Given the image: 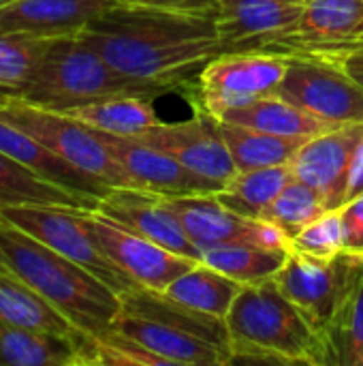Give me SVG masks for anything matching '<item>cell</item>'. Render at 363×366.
<instances>
[{
  "label": "cell",
  "instance_id": "cell-1",
  "mask_svg": "<svg viewBox=\"0 0 363 366\" xmlns=\"http://www.w3.org/2000/svg\"><path fill=\"white\" fill-rule=\"evenodd\" d=\"M77 36L120 75L165 92L193 88L199 71L225 51L216 13L122 2L92 19Z\"/></svg>",
  "mask_w": 363,
  "mask_h": 366
},
{
  "label": "cell",
  "instance_id": "cell-2",
  "mask_svg": "<svg viewBox=\"0 0 363 366\" xmlns=\"http://www.w3.org/2000/svg\"><path fill=\"white\" fill-rule=\"evenodd\" d=\"M0 264L36 290L83 335H105L122 309L120 294L90 270L4 221H0Z\"/></svg>",
  "mask_w": 363,
  "mask_h": 366
},
{
  "label": "cell",
  "instance_id": "cell-3",
  "mask_svg": "<svg viewBox=\"0 0 363 366\" xmlns=\"http://www.w3.org/2000/svg\"><path fill=\"white\" fill-rule=\"evenodd\" d=\"M225 322L231 339V365L323 366V343L317 326L272 279L244 285Z\"/></svg>",
  "mask_w": 363,
  "mask_h": 366
},
{
  "label": "cell",
  "instance_id": "cell-4",
  "mask_svg": "<svg viewBox=\"0 0 363 366\" xmlns=\"http://www.w3.org/2000/svg\"><path fill=\"white\" fill-rule=\"evenodd\" d=\"M13 94L45 109L64 112L90 101L120 94H141L154 99L165 94V90L120 75L77 34H68L58 36L51 43L34 77Z\"/></svg>",
  "mask_w": 363,
  "mask_h": 366
},
{
  "label": "cell",
  "instance_id": "cell-5",
  "mask_svg": "<svg viewBox=\"0 0 363 366\" xmlns=\"http://www.w3.org/2000/svg\"><path fill=\"white\" fill-rule=\"evenodd\" d=\"M0 118L32 135L88 178L105 187H133L126 172L94 129L60 112L32 105L13 92H0Z\"/></svg>",
  "mask_w": 363,
  "mask_h": 366
},
{
  "label": "cell",
  "instance_id": "cell-6",
  "mask_svg": "<svg viewBox=\"0 0 363 366\" xmlns=\"http://www.w3.org/2000/svg\"><path fill=\"white\" fill-rule=\"evenodd\" d=\"M0 221L19 227L71 262L83 266L118 294L137 287L101 249L88 227L86 208L66 204H0Z\"/></svg>",
  "mask_w": 363,
  "mask_h": 366
},
{
  "label": "cell",
  "instance_id": "cell-7",
  "mask_svg": "<svg viewBox=\"0 0 363 366\" xmlns=\"http://www.w3.org/2000/svg\"><path fill=\"white\" fill-rule=\"evenodd\" d=\"M289 58L272 51H223L195 79V107L212 118L274 94L285 79Z\"/></svg>",
  "mask_w": 363,
  "mask_h": 366
},
{
  "label": "cell",
  "instance_id": "cell-8",
  "mask_svg": "<svg viewBox=\"0 0 363 366\" xmlns=\"http://www.w3.org/2000/svg\"><path fill=\"white\" fill-rule=\"evenodd\" d=\"M362 266L363 255L353 253L319 259L291 251L287 264L272 281L310 317L321 335Z\"/></svg>",
  "mask_w": 363,
  "mask_h": 366
},
{
  "label": "cell",
  "instance_id": "cell-9",
  "mask_svg": "<svg viewBox=\"0 0 363 366\" xmlns=\"http://www.w3.org/2000/svg\"><path fill=\"white\" fill-rule=\"evenodd\" d=\"M86 221L107 257L139 287L165 292L180 274L197 264V259L160 247L158 242L105 217L96 208L86 210Z\"/></svg>",
  "mask_w": 363,
  "mask_h": 366
},
{
  "label": "cell",
  "instance_id": "cell-10",
  "mask_svg": "<svg viewBox=\"0 0 363 366\" xmlns=\"http://www.w3.org/2000/svg\"><path fill=\"white\" fill-rule=\"evenodd\" d=\"M276 94L332 124L363 122V86L325 60L289 58Z\"/></svg>",
  "mask_w": 363,
  "mask_h": 366
},
{
  "label": "cell",
  "instance_id": "cell-11",
  "mask_svg": "<svg viewBox=\"0 0 363 366\" xmlns=\"http://www.w3.org/2000/svg\"><path fill=\"white\" fill-rule=\"evenodd\" d=\"M167 204L201 253L208 249L242 242L291 249V240L274 223L242 217L227 208L214 193L167 197Z\"/></svg>",
  "mask_w": 363,
  "mask_h": 366
},
{
  "label": "cell",
  "instance_id": "cell-12",
  "mask_svg": "<svg viewBox=\"0 0 363 366\" xmlns=\"http://www.w3.org/2000/svg\"><path fill=\"white\" fill-rule=\"evenodd\" d=\"M131 139L173 157L186 169L218 189H223L237 172L223 139L218 120L203 112H197L190 120L163 122L156 129Z\"/></svg>",
  "mask_w": 363,
  "mask_h": 366
},
{
  "label": "cell",
  "instance_id": "cell-13",
  "mask_svg": "<svg viewBox=\"0 0 363 366\" xmlns=\"http://www.w3.org/2000/svg\"><path fill=\"white\" fill-rule=\"evenodd\" d=\"M357 43H363V0H308L297 24L265 51L321 58Z\"/></svg>",
  "mask_w": 363,
  "mask_h": 366
},
{
  "label": "cell",
  "instance_id": "cell-14",
  "mask_svg": "<svg viewBox=\"0 0 363 366\" xmlns=\"http://www.w3.org/2000/svg\"><path fill=\"white\" fill-rule=\"evenodd\" d=\"M362 137L363 122L338 124L308 137L291 159L295 178L317 189L329 210L344 204L353 154Z\"/></svg>",
  "mask_w": 363,
  "mask_h": 366
},
{
  "label": "cell",
  "instance_id": "cell-15",
  "mask_svg": "<svg viewBox=\"0 0 363 366\" xmlns=\"http://www.w3.org/2000/svg\"><path fill=\"white\" fill-rule=\"evenodd\" d=\"M96 210L169 251L201 262L199 247L188 238L180 219L167 204V197L160 193L133 187H111L98 199Z\"/></svg>",
  "mask_w": 363,
  "mask_h": 366
},
{
  "label": "cell",
  "instance_id": "cell-16",
  "mask_svg": "<svg viewBox=\"0 0 363 366\" xmlns=\"http://www.w3.org/2000/svg\"><path fill=\"white\" fill-rule=\"evenodd\" d=\"M308 0H218L225 51H265L302 17Z\"/></svg>",
  "mask_w": 363,
  "mask_h": 366
},
{
  "label": "cell",
  "instance_id": "cell-17",
  "mask_svg": "<svg viewBox=\"0 0 363 366\" xmlns=\"http://www.w3.org/2000/svg\"><path fill=\"white\" fill-rule=\"evenodd\" d=\"M96 133L103 139V144L109 148V152L116 157V161L122 165L135 189H145L152 193H160L165 197L220 191L216 184L199 178L197 174L186 169L180 161L152 146H145L131 137H118L103 131Z\"/></svg>",
  "mask_w": 363,
  "mask_h": 366
},
{
  "label": "cell",
  "instance_id": "cell-18",
  "mask_svg": "<svg viewBox=\"0 0 363 366\" xmlns=\"http://www.w3.org/2000/svg\"><path fill=\"white\" fill-rule=\"evenodd\" d=\"M120 335L139 343L148 352L167 360L169 366H227L231 356L210 341L188 335L169 324L126 313L120 309L113 326Z\"/></svg>",
  "mask_w": 363,
  "mask_h": 366
},
{
  "label": "cell",
  "instance_id": "cell-19",
  "mask_svg": "<svg viewBox=\"0 0 363 366\" xmlns=\"http://www.w3.org/2000/svg\"><path fill=\"white\" fill-rule=\"evenodd\" d=\"M116 4L118 0H17L0 9V30L68 36Z\"/></svg>",
  "mask_w": 363,
  "mask_h": 366
},
{
  "label": "cell",
  "instance_id": "cell-20",
  "mask_svg": "<svg viewBox=\"0 0 363 366\" xmlns=\"http://www.w3.org/2000/svg\"><path fill=\"white\" fill-rule=\"evenodd\" d=\"M0 152L6 157L15 159L24 167L32 169L34 174L43 176L49 182H56L64 189H71L81 195H92V197H103L111 187H105L73 165H68L64 159L56 157L51 150H47L43 144H39L32 135L21 131L15 124H9L0 118Z\"/></svg>",
  "mask_w": 363,
  "mask_h": 366
},
{
  "label": "cell",
  "instance_id": "cell-21",
  "mask_svg": "<svg viewBox=\"0 0 363 366\" xmlns=\"http://www.w3.org/2000/svg\"><path fill=\"white\" fill-rule=\"evenodd\" d=\"M60 114L90 129L118 137H139L163 124V120L158 118L152 105V97H141V94L107 97L64 109Z\"/></svg>",
  "mask_w": 363,
  "mask_h": 366
},
{
  "label": "cell",
  "instance_id": "cell-22",
  "mask_svg": "<svg viewBox=\"0 0 363 366\" xmlns=\"http://www.w3.org/2000/svg\"><path fill=\"white\" fill-rule=\"evenodd\" d=\"M0 324L75 337L77 330L51 302L0 264Z\"/></svg>",
  "mask_w": 363,
  "mask_h": 366
},
{
  "label": "cell",
  "instance_id": "cell-23",
  "mask_svg": "<svg viewBox=\"0 0 363 366\" xmlns=\"http://www.w3.org/2000/svg\"><path fill=\"white\" fill-rule=\"evenodd\" d=\"M79 337L0 324V366H81Z\"/></svg>",
  "mask_w": 363,
  "mask_h": 366
},
{
  "label": "cell",
  "instance_id": "cell-24",
  "mask_svg": "<svg viewBox=\"0 0 363 366\" xmlns=\"http://www.w3.org/2000/svg\"><path fill=\"white\" fill-rule=\"evenodd\" d=\"M218 120L276 133V135H287V137H312L332 127H338V124H332V122L302 109L300 105L278 97L276 92L255 99L248 105L235 107V109L223 114Z\"/></svg>",
  "mask_w": 363,
  "mask_h": 366
},
{
  "label": "cell",
  "instance_id": "cell-25",
  "mask_svg": "<svg viewBox=\"0 0 363 366\" xmlns=\"http://www.w3.org/2000/svg\"><path fill=\"white\" fill-rule=\"evenodd\" d=\"M323 366H359L363 356V266L321 332Z\"/></svg>",
  "mask_w": 363,
  "mask_h": 366
},
{
  "label": "cell",
  "instance_id": "cell-26",
  "mask_svg": "<svg viewBox=\"0 0 363 366\" xmlns=\"http://www.w3.org/2000/svg\"><path fill=\"white\" fill-rule=\"evenodd\" d=\"M242 287L244 285L240 281L227 277L225 272L197 262L190 270L180 274L163 294L195 311L225 320Z\"/></svg>",
  "mask_w": 363,
  "mask_h": 366
},
{
  "label": "cell",
  "instance_id": "cell-27",
  "mask_svg": "<svg viewBox=\"0 0 363 366\" xmlns=\"http://www.w3.org/2000/svg\"><path fill=\"white\" fill-rule=\"evenodd\" d=\"M218 127L237 172L291 163L300 146L308 139V137L276 135V133H267L225 120H218Z\"/></svg>",
  "mask_w": 363,
  "mask_h": 366
},
{
  "label": "cell",
  "instance_id": "cell-28",
  "mask_svg": "<svg viewBox=\"0 0 363 366\" xmlns=\"http://www.w3.org/2000/svg\"><path fill=\"white\" fill-rule=\"evenodd\" d=\"M295 178L291 163L259 167V169H244L235 172V176L214 195L233 212L261 219L267 206L278 197V193Z\"/></svg>",
  "mask_w": 363,
  "mask_h": 366
},
{
  "label": "cell",
  "instance_id": "cell-29",
  "mask_svg": "<svg viewBox=\"0 0 363 366\" xmlns=\"http://www.w3.org/2000/svg\"><path fill=\"white\" fill-rule=\"evenodd\" d=\"M0 204H66L94 210L98 206V197L81 195L49 182L0 152Z\"/></svg>",
  "mask_w": 363,
  "mask_h": 366
},
{
  "label": "cell",
  "instance_id": "cell-30",
  "mask_svg": "<svg viewBox=\"0 0 363 366\" xmlns=\"http://www.w3.org/2000/svg\"><path fill=\"white\" fill-rule=\"evenodd\" d=\"M291 249L263 247L252 242L227 244L201 253V262L240 281L242 285H257L274 279L289 259Z\"/></svg>",
  "mask_w": 363,
  "mask_h": 366
},
{
  "label": "cell",
  "instance_id": "cell-31",
  "mask_svg": "<svg viewBox=\"0 0 363 366\" xmlns=\"http://www.w3.org/2000/svg\"><path fill=\"white\" fill-rule=\"evenodd\" d=\"M58 36L0 30V90L17 92L36 73Z\"/></svg>",
  "mask_w": 363,
  "mask_h": 366
},
{
  "label": "cell",
  "instance_id": "cell-32",
  "mask_svg": "<svg viewBox=\"0 0 363 366\" xmlns=\"http://www.w3.org/2000/svg\"><path fill=\"white\" fill-rule=\"evenodd\" d=\"M327 210L329 208L317 189L293 178L278 193V197L267 206V210L261 214V219L274 223L291 240L300 229H304L308 223H312L317 217H321Z\"/></svg>",
  "mask_w": 363,
  "mask_h": 366
},
{
  "label": "cell",
  "instance_id": "cell-33",
  "mask_svg": "<svg viewBox=\"0 0 363 366\" xmlns=\"http://www.w3.org/2000/svg\"><path fill=\"white\" fill-rule=\"evenodd\" d=\"M291 251L319 259H334L344 253L342 208H332L300 229L291 238Z\"/></svg>",
  "mask_w": 363,
  "mask_h": 366
},
{
  "label": "cell",
  "instance_id": "cell-34",
  "mask_svg": "<svg viewBox=\"0 0 363 366\" xmlns=\"http://www.w3.org/2000/svg\"><path fill=\"white\" fill-rule=\"evenodd\" d=\"M340 208L344 229V253L363 255V191L347 199Z\"/></svg>",
  "mask_w": 363,
  "mask_h": 366
},
{
  "label": "cell",
  "instance_id": "cell-35",
  "mask_svg": "<svg viewBox=\"0 0 363 366\" xmlns=\"http://www.w3.org/2000/svg\"><path fill=\"white\" fill-rule=\"evenodd\" d=\"M317 60H325L338 69H342L347 75H351L359 86H363V43L357 45H351V47H344V49H336V51H329Z\"/></svg>",
  "mask_w": 363,
  "mask_h": 366
},
{
  "label": "cell",
  "instance_id": "cell-36",
  "mask_svg": "<svg viewBox=\"0 0 363 366\" xmlns=\"http://www.w3.org/2000/svg\"><path fill=\"white\" fill-rule=\"evenodd\" d=\"M133 6H150L165 11H190V13H216L218 0H118Z\"/></svg>",
  "mask_w": 363,
  "mask_h": 366
},
{
  "label": "cell",
  "instance_id": "cell-37",
  "mask_svg": "<svg viewBox=\"0 0 363 366\" xmlns=\"http://www.w3.org/2000/svg\"><path fill=\"white\" fill-rule=\"evenodd\" d=\"M363 191V137L353 154V163H351V172H349V180H347V193H344V202L359 195Z\"/></svg>",
  "mask_w": 363,
  "mask_h": 366
},
{
  "label": "cell",
  "instance_id": "cell-38",
  "mask_svg": "<svg viewBox=\"0 0 363 366\" xmlns=\"http://www.w3.org/2000/svg\"><path fill=\"white\" fill-rule=\"evenodd\" d=\"M11 2H17V0H0V9L6 6V4H11Z\"/></svg>",
  "mask_w": 363,
  "mask_h": 366
},
{
  "label": "cell",
  "instance_id": "cell-39",
  "mask_svg": "<svg viewBox=\"0 0 363 366\" xmlns=\"http://www.w3.org/2000/svg\"><path fill=\"white\" fill-rule=\"evenodd\" d=\"M359 366H363V356H362V362H359Z\"/></svg>",
  "mask_w": 363,
  "mask_h": 366
}]
</instances>
